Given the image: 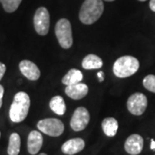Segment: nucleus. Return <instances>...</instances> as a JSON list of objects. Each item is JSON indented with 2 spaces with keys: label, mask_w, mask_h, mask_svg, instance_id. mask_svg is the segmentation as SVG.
<instances>
[{
  "label": "nucleus",
  "mask_w": 155,
  "mask_h": 155,
  "mask_svg": "<svg viewBox=\"0 0 155 155\" xmlns=\"http://www.w3.org/2000/svg\"><path fill=\"white\" fill-rule=\"evenodd\" d=\"M30 98L27 93L19 91L15 95L10 108V118L13 122H22L28 114Z\"/></svg>",
  "instance_id": "f257e3e1"
},
{
  "label": "nucleus",
  "mask_w": 155,
  "mask_h": 155,
  "mask_svg": "<svg viewBox=\"0 0 155 155\" xmlns=\"http://www.w3.org/2000/svg\"><path fill=\"white\" fill-rule=\"evenodd\" d=\"M103 0H85L79 11L80 22L90 25L99 19L104 12Z\"/></svg>",
  "instance_id": "f03ea898"
},
{
  "label": "nucleus",
  "mask_w": 155,
  "mask_h": 155,
  "mask_svg": "<svg viewBox=\"0 0 155 155\" xmlns=\"http://www.w3.org/2000/svg\"><path fill=\"white\" fill-rule=\"evenodd\" d=\"M139 61L133 56H122L117 59L113 66V72L120 78L130 77L139 70Z\"/></svg>",
  "instance_id": "7ed1b4c3"
},
{
  "label": "nucleus",
  "mask_w": 155,
  "mask_h": 155,
  "mask_svg": "<svg viewBox=\"0 0 155 155\" xmlns=\"http://www.w3.org/2000/svg\"><path fill=\"white\" fill-rule=\"evenodd\" d=\"M55 35L61 48L68 49L73 43L71 22L66 18L60 19L55 25Z\"/></svg>",
  "instance_id": "20e7f679"
},
{
  "label": "nucleus",
  "mask_w": 155,
  "mask_h": 155,
  "mask_svg": "<svg viewBox=\"0 0 155 155\" xmlns=\"http://www.w3.org/2000/svg\"><path fill=\"white\" fill-rule=\"evenodd\" d=\"M38 129L49 136L57 137L64 132V124L61 120L56 118H47L39 121L37 123Z\"/></svg>",
  "instance_id": "39448f33"
},
{
  "label": "nucleus",
  "mask_w": 155,
  "mask_h": 155,
  "mask_svg": "<svg viewBox=\"0 0 155 155\" xmlns=\"http://www.w3.org/2000/svg\"><path fill=\"white\" fill-rule=\"evenodd\" d=\"M50 16L45 7H40L34 16V27L40 35H46L49 31Z\"/></svg>",
  "instance_id": "423d86ee"
},
{
  "label": "nucleus",
  "mask_w": 155,
  "mask_h": 155,
  "mask_svg": "<svg viewBox=\"0 0 155 155\" xmlns=\"http://www.w3.org/2000/svg\"><path fill=\"white\" fill-rule=\"evenodd\" d=\"M147 107V98L143 93L136 92L131 95L127 102L128 111L134 116H141Z\"/></svg>",
  "instance_id": "0eeeda50"
},
{
  "label": "nucleus",
  "mask_w": 155,
  "mask_h": 155,
  "mask_svg": "<svg viewBox=\"0 0 155 155\" xmlns=\"http://www.w3.org/2000/svg\"><path fill=\"white\" fill-rule=\"evenodd\" d=\"M90 122L89 111L84 107H78L75 110L72 116L70 126L74 131H82Z\"/></svg>",
  "instance_id": "6e6552de"
},
{
  "label": "nucleus",
  "mask_w": 155,
  "mask_h": 155,
  "mask_svg": "<svg viewBox=\"0 0 155 155\" xmlns=\"http://www.w3.org/2000/svg\"><path fill=\"white\" fill-rule=\"evenodd\" d=\"M144 140L143 138L137 134H131L125 141L124 148L128 154L138 155L143 149Z\"/></svg>",
  "instance_id": "1a4fd4ad"
},
{
  "label": "nucleus",
  "mask_w": 155,
  "mask_h": 155,
  "mask_svg": "<svg viewBox=\"0 0 155 155\" xmlns=\"http://www.w3.org/2000/svg\"><path fill=\"white\" fill-rule=\"evenodd\" d=\"M19 69L22 74L29 80H37L41 76V72L38 67L28 60H23L19 64Z\"/></svg>",
  "instance_id": "9d476101"
},
{
  "label": "nucleus",
  "mask_w": 155,
  "mask_h": 155,
  "mask_svg": "<svg viewBox=\"0 0 155 155\" xmlns=\"http://www.w3.org/2000/svg\"><path fill=\"white\" fill-rule=\"evenodd\" d=\"M84 141L81 138L71 139L62 145L61 151L65 154L73 155L81 152L84 148Z\"/></svg>",
  "instance_id": "9b49d317"
},
{
  "label": "nucleus",
  "mask_w": 155,
  "mask_h": 155,
  "mask_svg": "<svg viewBox=\"0 0 155 155\" xmlns=\"http://www.w3.org/2000/svg\"><path fill=\"white\" fill-rule=\"evenodd\" d=\"M88 91V86L85 84L81 83V82L67 86V88L65 90L66 94L70 98L74 100H79L84 98L87 95Z\"/></svg>",
  "instance_id": "f8f14e48"
},
{
  "label": "nucleus",
  "mask_w": 155,
  "mask_h": 155,
  "mask_svg": "<svg viewBox=\"0 0 155 155\" xmlns=\"http://www.w3.org/2000/svg\"><path fill=\"white\" fill-rule=\"evenodd\" d=\"M43 137L40 132L36 130L31 131L28 137V151L30 154L35 155L38 153V152L42 147Z\"/></svg>",
  "instance_id": "ddd939ff"
},
{
  "label": "nucleus",
  "mask_w": 155,
  "mask_h": 155,
  "mask_svg": "<svg viewBox=\"0 0 155 155\" xmlns=\"http://www.w3.org/2000/svg\"><path fill=\"white\" fill-rule=\"evenodd\" d=\"M83 79V73L78 69H71L62 78V83L69 86L75 84L80 83Z\"/></svg>",
  "instance_id": "4468645a"
},
{
  "label": "nucleus",
  "mask_w": 155,
  "mask_h": 155,
  "mask_svg": "<svg viewBox=\"0 0 155 155\" xmlns=\"http://www.w3.org/2000/svg\"><path fill=\"white\" fill-rule=\"evenodd\" d=\"M82 67L86 70L99 69L103 67V61L100 57L96 54H88L84 58Z\"/></svg>",
  "instance_id": "2eb2a0df"
},
{
  "label": "nucleus",
  "mask_w": 155,
  "mask_h": 155,
  "mask_svg": "<svg viewBox=\"0 0 155 155\" xmlns=\"http://www.w3.org/2000/svg\"><path fill=\"white\" fill-rule=\"evenodd\" d=\"M102 127H103V130L107 136L113 137L117 133L118 122L115 118L108 117V118H105L102 122Z\"/></svg>",
  "instance_id": "dca6fc26"
},
{
  "label": "nucleus",
  "mask_w": 155,
  "mask_h": 155,
  "mask_svg": "<svg viewBox=\"0 0 155 155\" xmlns=\"http://www.w3.org/2000/svg\"><path fill=\"white\" fill-rule=\"evenodd\" d=\"M49 107L52 110L59 116H63L67 110L66 103L61 96H55L50 100Z\"/></svg>",
  "instance_id": "f3484780"
},
{
  "label": "nucleus",
  "mask_w": 155,
  "mask_h": 155,
  "mask_svg": "<svg viewBox=\"0 0 155 155\" xmlns=\"http://www.w3.org/2000/svg\"><path fill=\"white\" fill-rule=\"evenodd\" d=\"M20 147H21V139L19 134L17 133L11 134L9 140V146H8V154L9 155H18L20 153Z\"/></svg>",
  "instance_id": "a211bd4d"
},
{
  "label": "nucleus",
  "mask_w": 155,
  "mask_h": 155,
  "mask_svg": "<svg viewBox=\"0 0 155 155\" xmlns=\"http://www.w3.org/2000/svg\"><path fill=\"white\" fill-rule=\"evenodd\" d=\"M0 3L2 4L4 10L8 13H12L17 10L20 4L22 3V0H0Z\"/></svg>",
  "instance_id": "6ab92c4d"
},
{
  "label": "nucleus",
  "mask_w": 155,
  "mask_h": 155,
  "mask_svg": "<svg viewBox=\"0 0 155 155\" xmlns=\"http://www.w3.org/2000/svg\"><path fill=\"white\" fill-rule=\"evenodd\" d=\"M143 85L147 91L155 93V75H147L143 79Z\"/></svg>",
  "instance_id": "aec40b11"
},
{
  "label": "nucleus",
  "mask_w": 155,
  "mask_h": 155,
  "mask_svg": "<svg viewBox=\"0 0 155 155\" xmlns=\"http://www.w3.org/2000/svg\"><path fill=\"white\" fill-rule=\"evenodd\" d=\"M6 72L5 65L2 62H0V80L2 79V78L4 77L5 73Z\"/></svg>",
  "instance_id": "412c9836"
},
{
  "label": "nucleus",
  "mask_w": 155,
  "mask_h": 155,
  "mask_svg": "<svg viewBox=\"0 0 155 155\" xmlns=\"http://www.w3.org/2000/svg\"><path fill=\"white\" fill-rule=\"evenodd\" d=\"M4 92H5V89L0 84V108L2 107L3 104V97H4Z\"/></svg>",
  "instance_id": "4be33fe9"
},
{
  "label": "nucleus",
  "mask_w": 155,
  "mask_h": 155,
  "mask_svg": "<svg viewBox=\"0 0 155 155\" xmlns=\"http://www.w3.org/2000/svg\"><path fill=\"white\" fill-rule=\"evenodd\" d=\"M97 78H98V79H99L100 82L104 81V72H97Z\"/></svg>",
  "instance_id": "5701e85b"
},
{
  "label": "nucleus",
  "mask_w": 155,
  "mask_h": 155,
  "mask_svg": "<svg viewBox=\"0 0 155 155\" xmlns=\"http://www.w3.org/2000/svg\"><path fill=\"white\" fill-rule=\"evenodd\" d=\"M149 7L151 11H154L155 12V0H151L149 3Z\"/></svg>",
  "instance_id": "b1692460"
},
{
  "label": "nucleus",
  "mask_w": 155,
  "mask_h": 155,
  "mask_svg": "<svg viewBox=\"0 0 155 155\" xmlns=\"http://www.w3.org/2000/svg\"><path fill=\"white\" fill-rule=\"evenodd\" d=\"M151 149H153V150L155 149V140H151Z\"/></svg>",
  "instance_id": "393cba45"
},
{
  "label": "nucleus",
  "mask_w": 155,
  "mask_h": 155,
  "mask_svg": "<svg viewBox=\"0 0 155 155\" xmlns=\"http://www.w3.org/2000/svg\"><path fill=\"white\" fill-rule=\"evenodd\" d=\"M105 1H109V2H111V1H114V0H105Z\"/></svg>",
  "instance_id": "a878e982"
},
{
  "label": "nucleus",
  "mask_w": 155,
  "mask_h": 155,
  "mask_svg": "<svg viewBox=\"0 0 155 155\" xmlns=\"http://www.w3.org/2000/svg\"><path fill=\"white\" fill-rule=\"evenodd\" d=\"M39 155H47L46 153H41V154H39Z\"/></svg>",
  "instance_id": "bb28decb"
},
{
  "label": "nucleus",
  "mask_w": 155,
  "mask_h": 155,
  "mask_svg": "<svg viewBox=\"0 0 155 155\" xmlns=\"http://www.w3.org/2000/svg\"><path fill=\"white\" fill-rule=\"evenodd\" d=\"M139 1H141V2H144V1H146V0H139Z\"/></svg>",
  "instance_id": "cd10ccee"
},
{
  "label": "nucleus",
  "mask_w": 155,
  "mask_h": 155,
  "mask_svg": "<svg viewBox=\"0 0 155 155\" xmlns=\"http://www.w3.org/2000/svg\"><path fill=\"white\" fill-rule=\"evenodd\" d=\"M0 136H1V133H0Z\"/></svg>",
  "instance_id": "c85d7f7f"
}]
</instances>
